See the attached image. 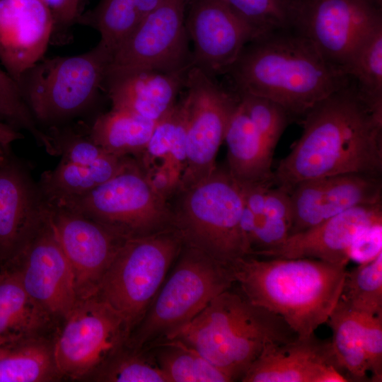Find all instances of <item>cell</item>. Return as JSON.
Wrapping results in <instances>:
<instances>
[{
    "label": "cell",
    "instance_id": "cell-43",
    "mask_svg": "<svg viewBox=\"0 0 382 382\" xmlns=\"http://www.w3.org/2000/svg\"><path fill=\"white\" fill-rule=\"evenodd\" d=\"M4 152L0 151V166L4 163Z\"/></svg>",
    "mask_w": 382,
    "mask_h": 382
},
{
    "label": "cell",
    "instance_id": "cell-30",
    "mask_svg": "<svg viewBox=\"0 0 382 382\" xmlns=\"http://www.w3.org/2000/svg\"><path fill=\"white\" fill-rule=\"evenodd\" d=\"M326 323L332 332L330 342L335 357L349 381H368L369 368L359 313L340 298Z\"/></svg>",
    "mask_w": 382,
    "mask_h": 382
},
{
    "label": "cell",
    "instance_id": "cell-37",
    "mask_svg": "<svg viewBox=\"0 0 382 382\" xmlns=\"http://www.w3.org/2000/svg\"><path fill=\"white\" fill-rule=\"evenodd\" d=\"M0 121L16 129L29 132L45 145L46 134L37 126L25 105L16 81L0 66Z\"/></svg>",
    "mask_w": 382,
    "mask_h": 382
},
{
    "label": "cell",
    "instance_id": "cell-26",
    "mask_svg": "<svg viewBox=\"0 0 382 382\" xmlns=\"http://www.w3.org/2000/svg\"><path fill=\"white\" fill-rule=\"evenodd\" d=\"M133 158L108 154L89 165L64 161L42 174L41 195L47 201L84 195L121 172Z\"/></svg>",
    "mask_w": 382,
    "mask_h": 382
},
{
    "label": "cell",
    "instance_id": "cell-21",
    "mask_svg": "<svg viewBox=\"0 0 382 382\" xmlns=\"http://www.w3.org/2000/svg\"><path fill=\"white\" fill-rule=\"evenodd\" d=\"M188 69L170 73L139 70L107 76L105 93L112 108L158 122L176 104Z\"/></svg>",
    "mask_w": 382,
    "mask_h": 382
},
{
    "label": "cell",
    "instance_id": "cell-31",
    "mask_svg": "<svg viewBox=\"0 0 382 382\" xmlns=\"http://www.w3.org/2000/svg\"><path fill=\"white\" fill-rule=\"evenodd\" d=\"M151 349L168 382H231L232 379L197 350L175 339Z\"/></svg>",
    "mask_w": 382,
    "mask_h": 382
},
{
    "label": "cell",
    "instance_id": "cell-12",
    "mask_svg": "<svg viewBox=\"0 0 382 382\" xmlns=\"http://www.w3.org/2000/svg\"><path fill=\"white\" fill-rule=\"evenodd\" d=\"M2 266L16 274L27 292L59 324L77 302L71 268L50 222L44 198L28 236Z\"/></svg>",
    "mask_w": 382,
    "mask_h": 382
},
{
    "label": "cell",
    "instance_id": "cell-7",
    "mask_svg": "<svg viewBox=\"0 0 382 382\" xmlns=\"http://www.w3.org/2000/svg\"><path fill=\"white\" fill-rule=\"evenodd\" d=\"M176 260L128 345L149 348L170 338L235 283L229 266L197 248L184 245Z\"/></svg>",
    "mask_w": 382,
    "mask_h": 382
},
{
    "label": "cell",
    "instance_id": "cell-32",
    "mask_svg": "<svg viewBox=\"0 0 382 382\" xmlns=\"http://www.w3.org/2000/svg\"><path fill=\"white\" fill-rule=\"evenodd\" d=\"M345 73L367 103L382 110V24L359 43Z\"/></svg>",
    "mask_w": 382,
    "mask_h": 382
},
{
    "label": "cell",
    "instance_id": "cell-5",
    "mask_svg": "<svg viewBox=\"0 0 382 382\" xmlns=\"http://www.w3.org/2000/svg\"><path fill=\"white\" fill-rule=\"evenodd\" d=\"M110 53L98 42L83 53L44 57L16 81L21 96L39 127L70 124L105 93Z\"/></svg>",
    "mask_w": 382,
    "mask_h": 382
},
{
    "label": "cell",
    "instance_id": "cell-40",
    "mask_svg": "<svg viewBox=\"0 0 382 382\" xmlns=\"http://www.w3.org/2000/svg\"><path fill=\"white\" fill-rule=\"evenodd\" d=\"M382 253V223L368 226L354 237L349 250V259L364 264Z\"/></svg>",
    "mask_w": 382,
    "mask_h": 382
},
{
    "label": "cell",
    "instance_id": "cell-29",
    "mask_svg": "<svg viewBox=\"0 0 382 382\" xmlns=\"http://www.w3.org/2000/svg\"><path fill=\"white\" fill-rule=\"evenodd\" d=\"M186 116L181 100L158 121L138 162L144 170L161 168L179 183L186 161Z\"/></svg>",
    "mask_w": 382,
    "mask_h": 382
},
{
    "label": "cell",
    "instance_id": "cell-4",
    "mask_svg": "<svg viewBox=\"0 0 382 382\" xmlns=\"http://www.w3.org/2000/svg\"><path fill=\"white\" fill-rule=\"evenodd\" d=\"M297 337L280 316L228 289L167 340L192 347L235 381L267 344Z\"/></svg>",
    "mask_w": 382,
    "mask_h": 382
},
{
    "label": "cell",
    "instance_id": "cell-35",
    "mask_svg": "<svg viewBox=\"0 0 382 382\" xmlns=\"http://www.w3.org/2000/svg\"><path fill=\"white\" fill-rule=\"evenodd\" d=\"M340 299L356 312L382 314V253L347 271Z\"/></svg>",
    "mask_w": 382,
    "mask_h": 382
},
{
    "label": "cell",
    "instance_id": "cell-2",
    "mask_svg": "<svg viewBox=\"0 0 382 382\" xmlns=\"http://www.w3.org/2000/svg\"><path fill=\"white\" fill-rule=\"evenodd\" d=\"M226 74L236 92L271 100L290 116H303L316 103L350 81L294 29L253 39Z\"/></svg>",
    "mask_w": 382,
    "mask_h": 382
},
{
    "label": "cell",
    "instance_id": "cell-3",
    "mask_svg": "<svg viewBox=\"0 0 382 382\" xmlns=\"http://www.w3.org/2000/svg\"><path fill=\"white\" fill-rule=\"evenodd\" d=\"M346 267L311 258L253 255L230 265L242 294L280 316L299 338L308 337L327 322L341 296Z\"/></svg>",
    "mask_w": 382,
    "mask_h": 382
},
{
    "label": "cell",
    "instance_id": "cell-34",
    "mask_svg": "<svg viewBox=\"0 0 382 382\" xmlns=\"http://www.w3.org/2000/svg\"><path fill=\"white\" fill-rule=\"evenodd\" d=\"M254 33L294 29L297 0H222Z\"/></svg>",
    "mask_w": 382,
    "mask_h": 382
},
{
    "label": "cell",
    "instance_id": "cell-27",
    "mask_svg": "<svg viewBox=\"0 0 382 382\" xmlns=\"http://www.w3.org/2000/svg\"><path fill=\"white\" fill-rule=\"evenodd\" d=\"M157 122L128 111L112 108L97 115L87 129L93 142L105 152L117 156L134 155L139 158Z\"/></svg>",
    "mask_w": 382,
    "mask_h": 382
},
{
    "label": "cell",
    "instance_id": "cell-20",
    "mask_svg": "<svg viewBox=\"0 0 382 382\" xmlns=\"http://www.w3.org/2000/svg\"><path fill=\"white\" fill-rule=\"evenodd\" d=\"M52 30L42 0H0V62L16 82L45 57Z\"/></svg>",
    "mask_w": 382,
    "mask_h": 382
},
{
    "label": "cell",
    "instance_id": "cell-9",
    "mask_svg": "<svg viewBox=\"0 0 382 382\" xmlns=\"http://www.w3.org/2000/svg\"><path fill=\"white\" fill-rule=\"evenodd\" d=\"M47 202L79 212L126 238L173 228L169 201L153 188L134 158L121 172L88 193Z\"/></svg>",
    "mask_w": 382,
    "mask_h": 382
},
{
    "label": "cell",
    "instance_id": "cell-42",
    "mask_svg": "<svg viewBox=\"0 0 382 382\" xmlns=\"http://www.w3.org/2000/svg\"><path fill=\"white\" fill-rule=\"evenodd\" d=\"M22 137L18 129L0 121V151L5 153L11 143Z\"/></svg>",
    "mask_w": 382,
    "mask_h": 382
},
{
    "label": "cell",
    "instance_id": "cell-13",
    "mask_svg": "<svg viewBox=\"0 0 382 382\" xmlns=\"http://www.w3.org/2000/svg\"><path fill=\"white\" fill-rule=\"evenodd\" d=\"M186 6L187 0H162L112 52L105 76L139 70L170 73L190 69Z\"/></svg>",
    "mask_w": 382,
    "mask_h": 382
},
{
    "label": "cell",
    "instance_id": "cell-33",
    "mask_svg": "<svg viewBox=\"0 0 382 382\" xmlns=\"http://www.w3.org/2000/svg\"><path fill=\"white\" fill-rule=\"evenodd\" d=\"M99 382H168L151 349L126 344L89 378Z\"/></svg>",
    "mask_w": 382,
    "mask_h": 382
},
{
    "label": "cell",
    "instance_id": "cell-6",
    "mask_svg": "<svg viewBox=\"0 0 382 382\" xmlns=\"http://www.w3.org/2000/svg\"><path fill=\"white\" fill-rule=\"evenodd\" d=\"M171 205L173 228L183 244L197 248L229 266L248 256L241 228L244 202L238 183L227 168L178 190Z\"/></svg>",
    "mask_w": 382,
    "mask_h": 382
},
{
    "label": "cell",
    "instance_id": "cell-16",
    "mask_svg": "<svg viewBox=\"0 0 382 382\" xmlns=\"http://www.w3.org/2000/svg\"><path fill=\"white\" fill-rule=\"evenodd\" d=\"M185 27L193 44L192 66L212 77L227 74L255 38L222 0H187Z\"/></svg>",
    "mask_w": 382,
    "mask_h": 382
},
{
    "label": "cell",
    "instance_id": "cell-1",
    "mask_svg": "<svg viewBox=\"0 0 382 382\" xmlns=\"http://www.w3.org/2000/svg\"><path fill=\"white\" fill-rule=\"evenodd\" d=\"M303 132L274 171L275 185L345 173L382 174V110L367 103L354 82L316 103Z\"/></svg>",
    "mask_w": 382,
    "mask_h": 382
},
{
    "label": "cell",
    "instance_id": "cell-41",
    "mask_svg": "<svg viewBox=\"0 0 382 382\" xmlns=\"http://www.w3.org/2000/svg\"><path fill=\"white\" fill-rule=\"evenodd\" d=\"M261 215L283 219L291 225L292 204L290 192L281 186L270 187L267 192L265 208Z\"/></svg>",
    "mask_w": 382,
    "mask_h": 382
},
{
    "label": "cell",
    "instance_id": "cell-8",
    "mask_svg": "<svg viewBox=\"0 0 382 382\" xmlns=\"http://www.w3.org/2000/svg\"><path fill=\"white\" fill-rule=\"evenodd\" d=\"M183 245L173 228L127 238L120 248L96 296L124 318L130 332L144 318Z\"/></svg>",
    "mask_w": 382,
    "mask_h": 382
},
{
    "label": "cell",
    "instance_id": "cell-28",
    "mask_svg": "<svg viewBox=\"0 0 382 382\" xmlns=\"http://www.w3.org/2000/svg\"><path fill=\"white\" fill-rule=\"evenodd\" d=\"M162 0H99L85 11L79 25L96 30L110 53L136 29Z\"/></svg>",
    "mask_w": 382,
    "mask_h": 382
},
{
    "label": "cell",
    "instance_id": "cell-38",
    "mask_svg": "<svg viewBox=\"0 0 382 382\" xmlns=\"http://www.w3.org/2000/svg\"><path fill=\"white\" fill-rule=\"evenodd\" d=\"M50 9L53 30L50 45L64 46L74 37V29L85 12L86 0H42Z\"/></svg>",
    "mask_w": 382,
    "mask_h": 382
},
{
    "label": "cell",
    "instance_id": "cell-15",
    "mask_svg": "<svg viewBox=\"0 0 382 382\" xmlns=\"http://www.w3.org/2000/svg\"><path fill=\"white\" fill-rule=\"evenodd\" d=\"M46 202L50 222L71 268L77 301L96 296L127 238L79 212Z\"/></svg>",
    "mask_w": 382,
    "mask_h": 382
},
{
    "label": "cell",
    "instance_id": "cell-11",
    "mask_svg": "<svg viewBox=\"0 0 382 382\" xmlns=\"http://www.w3.org/2000/svg\"><path fill=\"white\" fill-rule=\"evenodd\" d=\"M185 88L186 161L178 191L204 180L216 168V154L238 100L237 95L193 66L187 71Z\"/></svg>",
    "mask_w": 382,
    "mask_h": 382
},
{
    "label": "cell",
    "instance_id": "cell-10",
    "mask_svg": "<svg viewBox=\"0 0 382 382\" xmlns=\"http://www.w3.org/2000/svg\"><path fill=\"white\" fill-rule=\"evenodd\" d=\"M130 333L124 318L99 298L78 301L54 337L55 357L64 378L88 381L127 344Z\"/></svg>",
    "mask_w": 382,
    "mask_h": 382
},
{
    "label": "cell",
    "instance_id": "cell-44",
    "mask_svg": "<svg viewBox=\"0 0 382 382\" xmlns=\"http://www.w3.org/2000/svg\"><path fill=\"white\" fill-rule=\"evenodd\" d=\"M6 342H8V341H6V340H4V339H2V338L0 337V350H1V347L4 346V345Z\"/></svg>",
    "mask_w": 382,
    "mask_h": 382
},
{
    "label": "cell",
    "instance_id": "cell-18",
    "mask_svg": "<svg viewBox=\"0 0 382 382\" xmlns=\"http://www.w3.org/2000/svg\"><path fill=\"white\" fill-rule=\"evenodd\" d=\"M242 382H347L330 340L313 333L286 343H269L251 364Z\"/></svg>",
    "mask_w": 382,
    "mask_h": 382
},
{
    "label": "cell",
    "instance_id": "cell-36",
    "mask_svg": "<svg viewBox=\"0 0 382 382\" xmlns=\"http://www.w3.org/2000/svg\"><path fill=\"white\" fill-rule=\"evenodd\" d=\"M239 103L256 127L268 149H274L289 124L290 115L278 103L250 93L236 92Z\"/></svg>",
    "mask_w": 382,
    "mask_h": 382
},
{
    "label": "cell",
    "instance_id": "cell-22",
    "mask_svg": "<svg viewBox=\"0 0 382 382\" xmlns=\"http://www.w3.org/2000/svg\"><path fill=\"white\" fill-rule=\"evenodd\" d=\"M43 198L12 164L0 166V266L25 240L40 215Z\"/></svg>",
    "mask_w": 382,
    "mask_h": 382
},
{
    "label": "cell",
    "instance_id": "cell-25",
    "mask_svg": "<svg viewBox=\"0 0 382 382\" xmlns=\"http://www.w3.org/2000/svg\"><path fill=\"white\" fill-rule=\"evenodd\" d=\"M55 334L6 342L0 350V382H51L63 379L55 357Z\"/></svg>",
    "mask_w": 382,
    "mask_h": 382
},
{
    "label": "cell",
    "instance_id": "cell-24",
    "mask_svg": "<svg viewBox=\"0 0 382 382\" xmlns=\"http://www.w3.org/2000/svg\"><path fill=\"white\" fill-rule=\"evenodd\" d=\"M59 323L25 289L16 274L0 267V337L13 341L52 335Z\"/></svg>",
    "mask_w": 382,
    "mask_h": 382
},
{
    "label": "cell",
    "instance_id": "cell-14",
    "mask_svg": "<svg viewBox=\"0 0 382 382\" xmlns=\"http://www.w3.org/2000/svg\"><path fill=\"white\" fill-rule=\"evenodd\" d=\"M381 24V8L371 0H298L294 29L345 74L357 46Z\"/></svg>",
    "mask_w": 382,
    "mask_h": 382
},
{
    "label": "cell",
    "instance_id": "cell-17",
    "mask_svg": "<svg viewBox=\"0 0 382 382\" xmlns=\"http://www.w3.org/2000/svg\"><path fill=\"white\" fill-rule=\"evenodd\" d=\"M290 233L364 204L382 202L381 175L345 173L301 181L290 190Z\"/></svg>",
    "mask_w": 382,
    "mask_h": 382
},
{
    "label": "cell",
    "instance_id": "cell-39",
    "mask_svg": "<svg viewBox=\"0 0 382 382\" xmlns=\"http://www.w3.org/2000/svg\"><path fill=\"white\" fill-rule=\"evenodd\" d=\"M364 348L366 353L371 381H382V314L360 313Z\"/></svg>",
    "mask_w": 382,
    "mask_h": 382
},
{
    "label": "cell",
    "instance_id": "cell-23",
    "mask_svg": "<svg viewBox=\"0 0 382 382\" xmlns=\"http://www.w3.org/2000/svg\"><path fill=\"white\" fill-rule=\"evenodd\" d=\"M238 98V97H237ZM227 170L238 184L273 183V153L237 100L225 134Z\"/></svg>",
    "mask_w": 382,
    "mask_h": 382
},
{
    "label": "cell",
    "instance_id": "cell-19",
    "mask_svg": "<svg viewBox=\"0 0 382 382\" xmlns=\"http://www.w3.org/2000/svg\"><path fill=\"white\" fill-rule=\"evenodd\" d=\"M377 223H382V202L359 205L291 234L278 246L255 257L311 258L347 265L354 237L364 228Z\"/></svg>",
    "mask_w": 382,
    "mask_h": 382
}]
</instances>
